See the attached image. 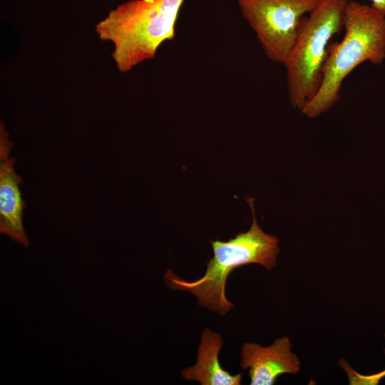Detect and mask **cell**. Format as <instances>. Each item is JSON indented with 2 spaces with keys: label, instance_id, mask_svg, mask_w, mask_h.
<instances>
[{
  "label": "cell",
  "instance_id": "6da1fadb",
  "mask_svg": "<svg viewBox=\"0 0 385 385\" xmlns=\"http://www.w3.org/2000/svg\"><path fill=\"white\" fill-rule=\"evenodd\" d=\"M185 0H130L111 10L95 26L113 46L111 57L122 73L153 59L160 46L175 37Z\"/></svg>",
  "mask_w": 385,
  "mask_h": 385
},
{
  "label": "cell",
  "instance_id": "7a4b0ae2",
  "mask_svg": "<svg viewBox=\"0 0 385 385\" xmlns=\"http://www.w3.org/2000/svg\"><path fill=\"white\" fill-rule=\"evenodd\" d=\"M344 35L340 42L329 44L320 87L301 110L309 118L327 111L338 101L342 83L365 61L379 66L385 59V16L371 6L347 1Z\"/></svg>",
  "mask_w": 385,
  "mask_h": 385
},
{
  "label": "cell",
  "instance_id": "3957f363",
  "mask_svg": "<svg viewBox=\"0 0 385 385\" xmlns=\"http://www.w3.org/2000/svg\"><path fill=\"white\" fill-rule=\"evenodd\" d=\"M247 201L252 212V222L245 232H239L227 242L210 240L213 257L207 264L205 274L195 281L179 278L168 269L164 274L168 287L194 294L201 306L220 315H225L234 307L225 294V286L230 273L235 268L251 263L263 266L267 270L276 266L279 252V240L265 233L258 225L253 205L254 199Z\"/></svg>",
  "mask_w": 385,
  "mask_h": 385
},
{
  "label": "cell",
  "instance_id": "277c9868",
  "mask_svg": "<svg viewBox=\"0 0 385 385\" xmlns=\"http://www.w3.org/2000/svg\"><path fill=\"white\" fill-rule=\"evenodd\" d=\"M346 0H320L299 24L284 66L292 106L302 110L317 93L330 39L344 28Z\"/></svg>",
  "mask_w": 385,
  "mask_h": 385
},
{
  "label": "cell",
  "instance_id": "5b68a950",
  "mask_svg": "<svg viewBox=\"0 0 385 385\" xmlns=\"http://www.w3.org/2000/svg\"><path fill=\"white\" fill-rule=\"evenodd\" d=\"M320 0H237L240 12L273 62L285 63L305 14Z\"/></svg>",
  "mask_w": 385,
  "mask_h": 385
},
{
  "label": "cell",
  "instance_id": "8992f818",
  "mask_svg": "<svg viewBox=\"0 0 385 385\" xmlns=\"http://www.w3.org/2000/svg\"><path fill=\"white\" fill-rule=\"evenodd\" d=\"M13 143L0 123V231L25 247L29 245L23 225L26 207L19 185L22 178L16 173V159L10 157Z\"/></svg>",
  "mask_w": 385,
  "mask_h": 385
},
{
  "label": "cell",
  "instance_id": "52a82bcc",
  "mask_svg": "<svg viewBox=\"0 0 385 385\" xmlns=\"http://www.w3.org/2000/svg\"><path fill=\"white\" fill-rule=\"evenodd\" d=\"M288 337L277 339L269 346L247 342L242 346L240 366L248 369L251 385H272L283 374H296L300 369L297 356Z\"/></svg>",
  "mask_w": 385,
  "mask_h": 385
},
{
  "label": "cell",
  "instance_id": "ba28073f",
  "mask_svg": "<svg viewBox=\"0 0 385 385\" xmlns=\"http://www.w3.org/2000/svg\"><path fill=\"white\" fill-rule=\"evenodd\" d=\"M218 332L205 329L197 349V361L182 370L181 375L188 381H198L201 385H239L241 374L232 375L221 366L218 355L222 346Z\"/></svg>",
  "mask_w": 385,
  "mask_h": 385
},
{
  "label": "cell",
  "instance_id": "9c48e42d",
  "mask_svg": "<svg viewBox=\"0 0 385 385\" xmlns=\"http://www.w3.org/2000/svg\"><path fill=\"white\" fill-rule=\"evenodd\" d=\"M384 352L385 354V348L384 349ZM340 361L342 362L341 366L346 372L349 376V384H377L379 381L385 376V369L376 374L371 375H362L352 369L344 360H341Z\"/></svg>",
  "mask_w": 385,
  "mask_h": 385
},
{
  "label": "cell",
  "instance_id": "30bf717a",
  "mask_svg": "<svg viewBox=\"0 0 385 385\" xmlns=\"http://www.w3.org/2000/svg\"><path fill=\"white\" fill-rule=\"evenodd\" d=\"M347 1V0H346ZM371 6L385 16V0H369Z\"/></svg>",
  "mask_w": 385,
  "mask_h": 385
}]
</instances>
